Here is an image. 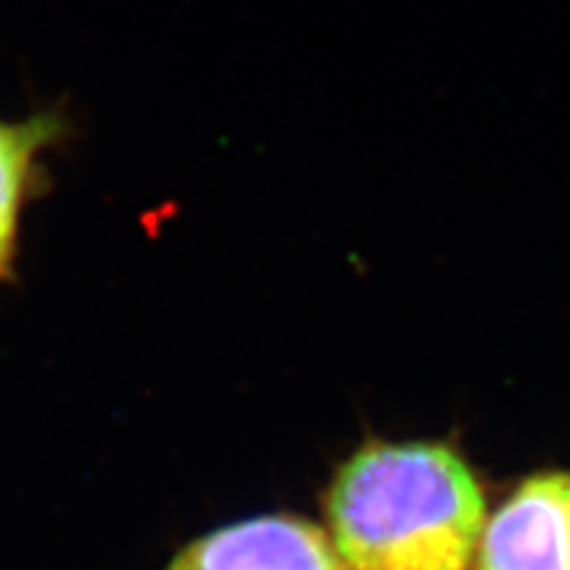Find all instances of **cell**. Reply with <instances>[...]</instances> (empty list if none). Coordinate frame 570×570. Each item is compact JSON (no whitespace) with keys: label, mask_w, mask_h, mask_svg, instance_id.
Wrapping results in <instances>:
<instances>
[{"label":"cell","mask_w":570,"mask_h":570,"mask_svg":"<svg viewBox=\"0 0 570 570\" xmlns=\"http://www.w3.org/2000/svg\"><path fill=\"white\" fill-rule=\"evenodd\" d=\"M325 515L346 570H473L487 529L479 481L436 444L356 452L331 483Z\"/></svg>","instance_id":"1"},{"label":"cell","mask_w":570,"mask_h":570,"mask_svg":"<svg viewBox=\"0 0 570 570\" xmlns=\"http://www.w3.org/2000/svg\"><path fill=\"white\" fill-rule=\"evenodd\" d=\"M475 570H570V473L529 479L487 520Z\"/></svg>","instance_id":"2"},{"label":"cell","mask_w":570,"mask_h":570,"mask_svg":"<svg viewBox=\"0 0 570 570\" xmlns=\"http://www.w3.org/2000/svg\"><path fill=\"white\" fill-rule=\"evenodd\" d=\"M167 570H346L331 539L298 518H259L194 541Z\"/></svg>","instance_id":"3"},{"label":"cell","mask_w":570,"mask_h":570,"mask_svg":"<svg viewBox=\"0 0 570 570\" xmlns=\"http://www.w3.org/2000/svg\"><path fill=\"white\" fill-rule=\"evenodd\" d=\"M69 130L61 109L38 111L19 122L0 119V281L13 273L19 254L21 214L46 190L42 156Z\"/></svg>","instance_id":"4"}]
</instances>
